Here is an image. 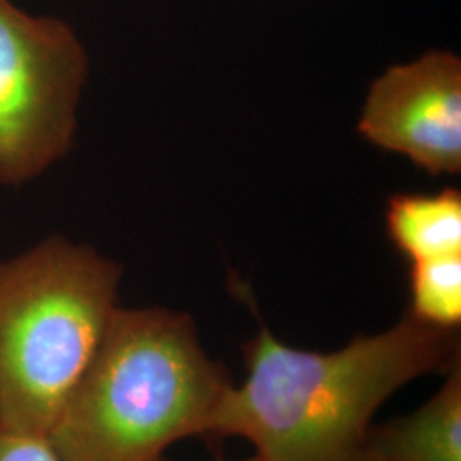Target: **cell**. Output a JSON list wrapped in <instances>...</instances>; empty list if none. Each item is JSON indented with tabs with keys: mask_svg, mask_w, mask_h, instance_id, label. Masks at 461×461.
I'll use <instances>...</instances> for the list:
<instances>
[{
	"mask_svg": "<svg viewBox=\"0 0 461 461\" xmlns=\"http://www.w3.org/2000/svg\"><path fill=\"white\" fill-rule=\"evenodd\" d=\"M248 375L230 384L207 436L243 438L262 461H367L379 407L413 379L460 363L456 330L411 314L333 352L285 346L267 329L245 346Z\"/></svg>",
	"mask_w": 461,
	"mask_h": 461,
	"instance_id": "1",
	"label": "cell"
},
{
	"mask_svg": "<svg viewBox=\"0 0 461 461\" xmlns=\"http://www.w3.org/2000/svg\"><path fill=\"white\" fill-rule=\"evenodd\" d=\"M230 384L188 314L118 306L47 438L66 461H163L169 446L207 436Z\"/></svg>",
	"mask_w": 461,
	"mask_h": 461,
	"instance_id": "2",
	"label": "cell"
},
{
	"mask_svg": "<svg viewBox=\"0 0 461 461\" xmlns=\"http://www.w3.org/2000/svg\"><path fill=\"white\" fill-rule=\"evenodd\" d=\"M122 267L50 238L0 264V429L49 436L118 310Z\"/></svg>",
	"mask_w": 461,
	"mask_h": 461,
	"instance_id": "3",
	"label": "cell"
},
{
	"mask_svg": "<svg viewBox=\"0 0 461 461\" xmlns=\"http://www.w3.org/2000/svg\"><path fill=\"white\" fill-rule=\"evenodd\" d=\"M86 76V50L67 23L0 0L2 185L30 182L66 156Z\"/></svg>",
	"mask_w": 461,
	"mask_h": 461,
	"instance_id": "4",
	"label": "cell"
},
{
	"mask_svg": "<svg viewBox=\"0 0 461 461\" xmlns=\"http://www.w3.org/2000/svg\"><path fill=\"white\" fill-rule=\"evenodd\" d=\"M357 131L432 176L461 171V60L447 50L392 66L371 84Z\"/></svg>",
	"mask_w": 461,
	"mask_h": 461,
	"instance_id": "5",
	"label": "cell"
},
{
	"mask_svg": "<svg viewBox=\"0 0 461 461\" xmlns=\"http://www.w3.org/2000/svg\"><path fill=\"white\" fill-rule=\"evenodd\" d=\"M367 461H461V363L412 413L371 428Z\"/></svg>",
	"mask_w": 461,
	"mask_h": 461,
	"instance_id": "6",
	"label": "cell"
},
{
	"mask_svg": "<svg viewBox=\"0 0 461 461\" xmlns=\"http://www.w3.org/2000/svg\"><path fill=\"white\" fill-rule=\"evenodd\" d=\"M388 240L409 262L461 253V194H396L384 209Z\"/></svg>",
	"mask_w": 461,
	"mask_h": 461,
	"instance_id": "7",
	"label": "cell"
},
{
	"mask_svg": "<svg viewBox=\"0 0 461 461\" xmlns=\"http://www.w3.org/2000/svg\"><path fill=\"white\" fill-rule=\"evenodd\" d=\"M409 293L415 320L434 329H460L461 253L411 262Z\"/></svg>",
	"mask_w": 461,
	"mask_h": 461,
	"instance_id": "8",
	"label": "cell"
},
{
	"mask_svg": "<svg viewBox=\"0 0 461 461\" xmlns=\"http://www.w3.org/2000/svg\"><path fill=\"white\" fill-rule=\"evenodd\" d=\"M0 461H66L47 436L0 429Z\"/></svg>",
	"mask_w": 461,
	"mask_h": 461,
	"instance_id": "9",
	"label": "cell"
},
{
	"mask_svg": "<svg viewBox=\"0 0 461 461\" xmlns=\"http://www.w3.org/2000/svg\"><path fill=\"white\" fill-rule=\"evenodd\" d=\"M165 461V460H163ZM243 461H262V460H258V458H257V456H253V458H249V460H243Z\"/></svg>",
	"mask_w": 461,
	"mask_h": 461,
	"instance_id": "10",
	"label": "cell"
}]
</instances>
